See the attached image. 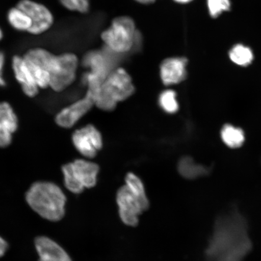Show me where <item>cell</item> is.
Here are the masks:
<instances>
[{
    "label": "cell",
    "mask_w": 261,
    "mask_h": 261,
    "mask_svg": "<svg viewBox=\"0 0 261 261\" xmlns=\"http://www.w3.org/2000/svg\"><path fill=\"white\" fill-rule=\"evenodd\" d=\"M5 61V54L0 51V87H5L6 86V81L4 77Z\"/></svg>",
    "instance_id": "obj_24"
},
{
    "label": "cell",
    "mask_w": 261,
    "mask_h": 261,
    "mask_svg": "<svg viewBox=\"0 0 261 261\" xmlns=\"http://www.w3.org/2000/svg\"><path fill=\"white\" fill-rule=\"evenodd\" d=\"M116 201L120 219L126 226L130 227L138 226L139 215L149 207V203L142 200L126 185L117 191Z\"/></svg>",
    "instance_id": "obj_7"
},
{
    "label": "cell",
    "mask_w": 261,
    "mask_h": 261,
    "mask_svg": "<svg viewBox=\"0 0 261 261\" xmlns=\"http://www.w3.org/2000/svg\"><path fill=\"white\" fill-rule=\"evenodd\" d=\"M188 60L185 57L166 59L160 66V76L163 84L172 86L181 83L187 76Z\"/></svg>",
    "instance_id": "obj_11"
},
{
    "label": "cell",
    "mask_w": 261,
    "mask_h": 261,
    "mask_svg": "<svg viewBox=\"0 0 261 261\" xmlns=\"http://www.w3.org/2000/svg\"><path fill=\"white\" fill-rule=\"evenodd\" d=\"M174 2L179 3V4H187L190 3L192 0H174Z\"/></svg>",
    "instance_id": "obj_27"
},
{
    "label": "cell",
    "mask_w": 261,
    "mask_h": 261,
    "mask_svg": "<svg viewBox=\"0 0 261 261\" xmlns=\"http://www.w3.org/2000/svg\"><path fill=\"white\" fill-rule=\"evenodd\" d=\"M132 77L123 68L114 69L101 85L96 104L100 109L111 112L117 103L128 99L135 93Z\"/></svg>",
    "instance_id": "obj_3"
},
{
    "label": "cell",
    "mask_w": 261,
    "mask_h": 261,
    "mask_svg": "<svg viewBox=\"0 0 261 261\" xmlns=\"http://www.w3.org/2000/svg\"><path fill=\"white\" fill-rule=\"evenodd\" d=\"M229 58L233 63L246 67L252 63L253 54L249 47L243 44H237L229 51Z\"/></svg>",
    "instance_id": "obj_19"
},
{
    "label": "cell",
    "mask_w": 261,
    "mask_h": 261,
    "mask_svg": "<svg viewBox=\"0 0 261 261\" xmlns=\"http://www.w3.org/2000/svg\"><path fill=\"white\" fill-rule=\"evenodd\" d=\"M9 249V244L8 241L0 236V258L5 255Z\"/></svg>",
    "instance_id": "obj_25"
},
{
    "label": "cell",
    "mask_w": 261,
    "mask_h": 261,
    "mask_svg": "<svg viewBox=\"0 0 261 261\" xmlns=\"http://www.w3.org/2000/svg\"><path fill=\"white\" fill-rule=\"evenodd\" d=\"M138 36L133 19L122 16L114 19L110 27L102 33L101 38L113 53L123 54L135 47Z\"/></svg>",
    "instance_id": "obj_4"
},
{
    "label": "cell",
    "mask_w": 261,
    "mask_h": 261,
    "mask_svg": "<svg viewBox=\"0 0 261 261\" xmlns=\"http://www.w3.org/2000/svg\"><path fill=\"white\" fill-rule=\"evenodd\" d=\"M179 174L187 179H195L207 175L210 169L205 166L198 165L189 156H184L179 160L178 165Z\"/></svg>",
    "instance_id": "obj_16"
},
{
    "label": "cell",
    "mask_w": 261,
    "mask_h": 261,
    "mask_svg": "<svg viewBox=\"0 0 261 261\" xmlns=\"http://www.w3.org/2000/svg\"><path fill=\"white\" fill-rule=\"evenodd\" d=\"M96 97L89 91L86 96L70 106L64 108L55 116V122L63 128H70L89 112L94 103Z\"/></svg>",
    "instance_id": "obj_9"
},
{
    "label": "cell",
    "mask_w": 261,
    "mask_h": 261,
    "mask_svg": "<svg viewBox=\"0 0 261 261\" xmlns=\"http://www.w3.org/2000/svg\"><path fill=\"white\" fill-rule=\"evenodd\" d=\"M12 67L15 79L20 84L22 92L29 97L37 96L40 88L36 83L23 57L16 55L13 57Z\"/></svg>",
    "instance_id": "obj_14"
},
{
    "label": "cell",
    "mask_w": 261,
    "mask_h": 261,
    "mask_svg": "<svg viewBox=\"0 0 261 261\" xmlns=\"http://www.w3.org/2000/svg\"><path fill=\"white\" fill-rule=\"evenodd\" d=\"M230 0H207L208 12L212 18L218 17L222 13L230 9Z\"/></svg>",
    "instance_id": "obj_22"
},
{
    "label": "cell",
    "mask_w": 261,
    "mask_h": 261,
    "mask_svg": "<svg viewBox=\"0 0 261 261\" xmlns=\"http://www.w3.org/2000/svg\"><path fill=\"white\" fill-rule=\"evenodd\" d=\"M252 247L246 218L234 208L217 218L205 254L208 261H243Z\"/></svg>",
    "instance_id": "obj_1"
},
{
    "label": "cell",
    "mask_w": 261,
    "mask_h": 261,
    "mask_svg": "<svg viewBox=\"0 0 261 261\" xmlns=\"http://www.w3.org/2000/svg\"><path fill=\"white\" fill-rule=\"evenodd\" d=\"M161 109L166 113L174 114L178 112L179 105L177 94L172 90H166L160 94L158 100Z\"/></svg>",
    "instance_id": "obj_20"
},
{
    "label": "cell",
    "mask_w": 261,
    "mask_h": 261,
    "mask_svg": "<svg viewBox=\"0 0 261 261\" xmlns=\"http://www.w3.org/2000/svg\"><path fill=\"white\" fill-rule=\"evenodd\" d=\"M72 142L75 148L87 158H93L102 149L103 140L95 126L88 125L73 133Z\"/></svg>",
    "instance_id": "obj_10"
},
{
    "label": "cell",
    "mask_w": 261,
    "mask_h": 261,
    "mask_svg": "<svg viewBox=\"0 0 261 261\" xmlns=\"http://www.w3.org/2000/svg\"><path fill=\"white\" fill-rule=\"evenodd\" d=\"M62 6L71 11L86 14L90 10V0H60Z\"/></svg>",
    "instance_id": "obj_23"
},
{
    "label": "cell",
    "mask_w": 261,
    "mask_h": 261,
    "mask_svg": "<svg viewBox=\"0 0 261 261\" xmlns=\"http://www.w3.org/2000/svg\"><path fill=\"white\" fill-rule=\"evenodd\" d=\"M136 2L143 5H150L154 3L156 0H135Z\"/></svg>",
    "instance_id": "obj_26"
},
{
    "label": "cell",
    "mask_w": 261,
    "mask_h": 261,
    "mask_svg": "<svg viewBox=\"0 0 261 261\" xmlns=\"http://www.w3.org/2000/svg\"><path fill=\"white\" fill-rule=\"evenodd\" d=\"M89 72L103 80L114 70L113 63L106 54L100 51H91L86 55L83 61Z\"/></svg>",
    "instance_id": "obj_15"
},
{
    "label": "cell",
    "mask_w": 261,
    "mask_h": 261,
    "mask_svg": "<svg viewBox=\"0 0 261 261\" xmlns=\"http://www.w3.org/2000/svg\"><path fill=\"white\" fill-rule=\"evenodd\" d=\"M125 182V185L133 193L138 196L143 201L149 203L146 194L144 185L138 176L132 172H129L126 175Z\"/></svg>",
    "instance_id": "obj_21"
},
{
    "label": "cell",
    "mask_w": 261,
    "mask_h": 261,
    "mask_svg": "<svg viewBox=\"0 0 261 261\" xmlns=\"http://www.w3.org/2000/svg\"><path fill=\"white\" fill-rule=\"evenodd\" d=\"M78 64L79 60L74 54H52L47 66L50 78L49 88L61 92L69 87L76 80Z\"/></svg>",
    "instance_id": "obj_6"
},
{
    "label": "cell",
    "mask_w": 261,
    "mask_h": 261,
    "mask_svg": "<svg viewBox=\"0 0 261 261\" xmlns=\"http://www.w3.org/2000/svg\"><path fill=\"white\" fill-rule=\"evenodd\" d=\"M3 35H4V34H3L2 29H1V28H0V41L2 40L3 38Z\"/></svg>",
    "instance_id": "obj_28"
},
{
    "label": "cell",
    "mask_w": 261,
    "mask_h": 261,
    "mask_svg": "<svg viewBox=\"0 0 261 261\" xmlns=\"http://www.w3.org/2000/svg\"><path fill=\"white\" fill-rule=\"evenodd\" d=\"M17 6L23 10L31 19L32 25L29 34L41 35L53 25L54 15L44 5L33 0H21Z\"/></svg>",
    "instance_id": "obj_8"
},
{
    "label": "cell",
    "mask_w": 261,
    "mask_h": 261,
    "mask_svg": "<svg viewBox=\"0 0 261 261\" xmlns=\"http://www.w3.org/2000/svg\"><path fill=\"white\" fill-rule=\"evenodd\" d=\"M34 245L38 261H73L64 248L50 238L44 236L36 237Z\"/></svg>",
    "instance_id": "obj_13"
},
{
    "label": "cell",
    "mask_w": 261,
    "mask_h": 261,
    "mask_svg": "<svg viewBox=\"0 0 261 261\" xmlns=\"http://www.w3.org/2000/svg\"><path fill=\"white\" fill-rule=\"evenodd\" d=\"M19 120L14 109L7 102H0V148L11 145L18 130Z\"/></svg>",
    "instance_id": "obj_12"
},
{
    "label": "cell",
    "mask_w": 261,
    "mask_h": 261,
    "mask_svg": "<svg viewBox=\"0 0 261 261\" xmlns=\"http://www.w3.org/2000/svg\"><path fill=\"white\" fill-rule=\"evenodd\" d=\"M65 187L71 193L80 194L86 188H91L97 184L99 168L96 163L77 159L64 165L61 168Z\"/></svg>",
    "instance_id": "obj_5"
},
{
    "label": "cell",
    "mask_w": 261,
    "mask_h": 261,
    "mask_svg": "<svg viewBox=\"0 0 261 261\" xmlns=\"http://www.w3.org/2000/svg\"><path fill=\"white\" fill-rule=\"evenodd\" d=\"M7 19L10 25L19 32L29 33L32 25L30 17L26 13L17 6L9 9L7 14Z\"/></svg>",
    "instance_id": "obj_17"
},
{
    "label": "cell",
    "mask_w": 261,
    "mask_h": 261,
    "mask_svg": "<svg viewBox=\"0 0 261 261\" xmlns=\"http://www.w3.org/2000/svg\"><path fill=\"white\" fill-rule=\"evenodd\" d=\"M25 200L36 214L45 220L55 223L65 216L67 197L54 182H34L25 192Z\"/></svg>",
    "instance_id": "obj_2"
},
{
    "label": "cell",
    "mask_w": 261,
    "mask_h": 261,
    "mask_svg": "<svg viewBox=\"0 0 261 261\" xmlns=\"http://www.w3.org/2000/svg\"><path fill=\"white\" fill-rule=\"evenodd\" d=\"M221 136L223 142L231 148H237L243 145L245 140L243 130L227 124L222 128Z\"/></svg>",
    "instance_id": "obj_18"
}]
</instances>
